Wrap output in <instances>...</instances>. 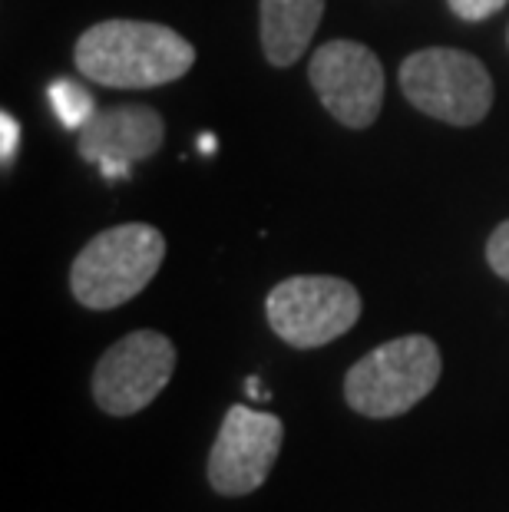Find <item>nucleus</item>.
Listing matches in <instances>:
<instances>
[{
  "label": "nucleus",
  "instance_id": "9",
  "mask_svg": "<svg viewBox=\"0 0 509 512\" xmlns=\"http://www.w3.org/2000/svg\"><path fill=\"white\" fill-rule=\"evenodd\" d=\"M166 123L153 106H106L77 133V149L106 179H126L136 162L156 156Z\"/></svg>",
  "mask_w": 509,
  "mask_h": 512
},
{
  "label": "nucleus",
  "instance_id": "14",
  "mask_svg": "<svg viewBox=\"0 0 509 512\" xmlns=\"http://www.w3.org/2000/svg\"><path fill=\"white\" fill-rule=\"evenodd\" d=\"M20 146V123L10 113H0V159L4 166H10V159L17 156Z\"/></svg>",
  "mask_w": 509,
  "mask_h": 512
},
{
  "label": "nucleus",
  "instance_id": "10",
  "mask_svg": "<svg viewBox=\"0 0 509 512\" xmlns=\"http://www.w3.org/2000/svg\"><path fill=\"white\" fill-rule=\"evenodd\" d=\"M262 50L272 67H291L321 24L324 0H262Z\"/></svg>",
  "mask_w": 509,
  "mask_h": 512
},
{
  "label": "nucleus",
  "instance_id": "12",
  "mask_svg": "<svg viewBox=\"0 0 509 512\" xmlns=\"http://www.w3.org/2000/svg\"><path fill=\"white\" fill-rule=\"evenodd\" d=\"M486 261H490V268L496 275L509 281V219L496 228L490 235V242H486Z\"/></svg>",
  "mask_w": 509,
  "mask_h": 512
},
{
  "label": "nucleus",
  "instance_id": "1",
  "mask_svg": "<svg viewBox=\"0 0 509 512\" xmlns=\"http://www.w3.org/2000/svg\"><path fill=\"white\" fill-rule=\"evenodd\" d=\"M73 60L86 80L100 86L153 90L182 80L196 63V47L153 20H103L77 40Z\"/></svg>",
  "mask_w": 509,
  "mask_h": 512
},
{
  "label": "nucleus",
  "instance_id": "16",
  "mask_svg": "<svg viewBox=\"0 0 509 512\" xmlns=\"http://www.w3.org/2000/svg\"><path fill=\"white\" fill-rule=\"evenodd\" d=\"M199 146H202V152H205V156H212V149H215V139H212V136H202V139H199Z\"/></svg>",
  "mask_w": 509,
  "mask_h": 512
},
{
  "label": "nucleus",
  "instance_id": "6",
  "mask_svg": "<svg viewBox=\"0 0 509 512\" xmlns=\"http://www.w3.org/2000/svg\"><path fill=\"white\" fill-rule=\"evenodd\" d=\"M176 370V347L159 331H133L100 357L93 370V400L110 417L146 410Z\"/></svg>",
  "mask_w": 509,
  "mask_h": 512
},
{
  "label": "nucleus",
  "instance_id": "7",
  "mask_svg": "<svg viewBox=\"0 0 509 512\" xmlns=\"http://www.w3.org/2000/svg\"><path fill=\"white\" fill-rule=\"evenodd\" d=\"M281 440H285V423L275 413L235 403L225 413L219 437L212 443L209 466H205L209 486L229 499L252 496L255 489H262L272 466L278 463Z\"/></svg>",
  "mask_w": 509,
  "mask_h": 512
},
{
  "label": "nucleus",
  "instance_id": "8",
  "mask_svg": "<svg viewBox=\"0 0 509 512\" xmlns=\"http://www.w3.org/2000/svg\"><path fill=\"white\" fill-rule=\"evenodd\" d=\"M308 80L321 106L341 126L367 129L381 116L384 106V67L357 40H331L314 50L308 63Z\"/></svg>",
  "mask_w": 509,
  "mask_h": 512
},
{
  "label": "nucleus",
  "instance_id": "11",
  "mask_svg": "<svg viewBox=\"0 0 509 512\" xmlns=\"http://www.w3.org/2000/svg\"><path fill=\"white\" fill-rule=\"evenodd\" d=\"M50 106L57 119L67 129H80L90 123L93 113H96V100L86 93V86H80L77 80H53L50 83Z\"/></svg>",
  "mask_w": 509,
  "mask_h": 512
},
{
  "label": "nucleus",
  "instance_id": "2",
  "mask_svg": "<svg viewBox=\"0 0 509 512\" xmlns=\"http://www.w3.org/2000/svg\"><path fill=\"white\" fill-rule=\"evenodd\" d=\"M166 258V238L159 228L143 222L113 225L93 235L83 252L73 258L70 291L83 308L113 311L133 301Z\"/></svg>",
  "mask_w": 509,
  "mask_h": 512
},
{
  "label": "nucleus",
  "instance_id": "5",
  "mask_svg": "<svg viewBox=\"0 0 509 512\" xmlns=\"http://www.w3.org/2000/svg\"><path fill=\"white\" fill-rule=\"evenodd\" d=\"M265 314L281 341L314 351L354 328L361 318V294L344 278L295 275L268 291Z\"/></svg>",
  "mask_w": 509,
  "mask_h": 512
},
{
  "label": "nucleus",
  "instance_id": "15",
  "mask_svg": "<svg viewBox=\"0 0 509 512\" xmlns=\"http://www.w3.org/2000/svg\"><path fill=\"white\" fill-rule=\"evenodd\" d=\"M245 390H248L252 397H258V400H268L265 387H262V380H258V377H248V380H245Z\"/></svg>",
  "mask_w": 509,
  "mask_h": 512
},
{
  "label": "nucleus",
  "instance_id": "4",
  "mask_svg": "<svg viewBox=\"0 0 509 512\" xmlns=\"http://www.w3.org/2000/svg\"><path fill=\"white\" fill-rule=\"evenodd\" d=\"M400 90L420 113L450 126H476L493 106V80L473 53L417 50L400 63Z\"/></svg>",
  "mask_w": 509,
  "mask_h": 512
},
{
  "label": "nucleus",
  "instance_id": "3",
  "mask_svg": "<svg viewBox=\"0 0 509 512\" xmlns=\"http://www.w3.org/2000/svg\"><path fill=\"white\" fill-rule=\"evenodd\" d=\"M440 351L427 334H407L374 347L344 377V400L371 420H394L414 410L440 380Z\"/></svg>",
  "mask_w": 509,
  "mask_h": 512
},
{
  "label": "nucleus",
  "instance_id": "13",
  "mask_svg": "<svg viewBox=\"0 0 509 512\" xmlns=\"http://www.w3.org/2000/svg\"><path fill=\"white\" fill-rule=\"evenodd\" d=\"M447 4L460 20H467V24H480V20L493 17L506 0H447Z\"/></svg>",
  "mask_w": 509,
  "mask_h": 512
}]
</instances>
